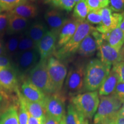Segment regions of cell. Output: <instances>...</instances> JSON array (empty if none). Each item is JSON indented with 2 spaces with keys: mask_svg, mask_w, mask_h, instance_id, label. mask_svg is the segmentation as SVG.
I'll use <instances>...</instances> for the list:
<instances>
[{
  "mask_svg": "<svg viewBox=\"0 0 124 124\" xmlns=\"http://www.w3.org/2000/svg\"><path fill=\"white\" fill-rule=\"evenodd\" d=\"M80 21L75 19H70L63 26L58 35L56 48H60L64 46L75 34Z\"/></svg>",
  "mask_w": 124,
  "mask_h": 124,
  "instance_id": "cell-17",
  "label": "cell"
},
{
  "mask_svg": "<svg viewBox=\"0 0 124 124\" xmlns=\"http://www.w3.org/2000/svg\"><path fill=\"white\" fill-rule=\"evenodd\" d=\"M82 1V0H74V1H75V4H77V3L80 2V1Z\"/></svg>",
  "mask_w": 124,
  "mask_h": 124,
  "instance_id": "cell-50",
  "label": "cell"
},
{
  "mask_svg": "<svg viewBox=\"0 0 124 124\" xmlns=\"http://www.w3.org/2000/svg\"><path fill=\"white\" fill-rule=\"evenodd\" d=\"M98 49L97 40L92 34L85 38L80 43L77 52L83 57H89L94 55Z\"/></svg>",
  "mask_w": 124,
  "mask_h": 124,
  "instance_id": "cell-22",
  "label": "cell"
},
{
  "mask_svg": "<svg viewBox=\"0 0 124 124\" xmlns=\"http://www.w3.org/2000/svg\"><path fill=\"white\" fill-rule=\"evenodd\" d=\"M20 108L18 111V120L20 124H28L29 114L22 101L19 99Z\"/></svg>",
  "mask_w": 124,
  "mask_h": 124,
  "instance_id": "cell-31",
  "label": "cell"
},
{
  "mask_svg": "<svg viewBox=\"0 0 124 124\" xmlns=\"http://www.w3.org/2000/svg\"><path fill=\"white\" fill-rule=\"evenodd\" d=\"M47 68L54 92H60L67 75V66L59 59L51 56L47 59Z\"/></svg>",
  "mask_w": 124,
  "mask_h": 124,
  "instance_id": "cell-8",
  "label": "cell"
},
{
  "mask_svg": "<svg viewBox=\"0 0 124 124\" xmlns=\"http://www.w3.org/2000/svg\"><path fill=\"white\" fill-rule=\"evenodd\" d=\"M90 11L101 9L100 0H85Z\"/></svg>",
  "mask_w": 124,
  "mask_h": 124,
  "instance_id": "cell-37",
  "label": "cell"
},
{
  "mask_svg": "<svg viewBox=\"0 0 124 124\" xmlns=\"http://www.w3.org/2000/svg\"><path fill=\"white\" fill-rule=\"evenodd\" d=\"M101 37L117 51H120L124 44V35L120 27L116 28L108 33L101 34Z\"/></svg>",
  "mask_w": 124,
  "mask_h": 124,
  "instance_id": "cell-19",
  "label": "cell"
},
{
  "mask_svg": "<svg viewBox=\"0 0 124 124\" xmlns=\"http://www.w3.org/2000/svg\"><path fill=\"white\" fill-rule=\"evenodd\" d=\"M95 30L96 28L93 27L86 20L80 21L72 38L54 54L55 58L59 60H63L73 56L78 51L80 43L85 37Z\"/></svg>",
  "mask_w": 124,
  "mask_h": 124,
  "instance_id": "cell-2",
  "label": "cell"
},
{
  "mask_svg": "<svg viewBox=\"0 0 124 124\" xmlns=\"http://www.w3.org/2000/svg\"><path fill=\"white\" fill-rule=\"evenodd\" d=\"M36 48V45L29 37L24 32L23 33H21L20 35V40L18 48L15 57L18 54L25 52V51Z\"/></svg>",
  "mask_w": 124,
  "mask_h": 124,
  "instance_id": "cell-25",
  "label": "cell"
},
{
  "mask_svg": "<svg viewBox=\"0 0 124 124\" xmlns=\"http://www.w3.org/2000/svg\"><path fill=\"white\" fill-rule=\"evenodd\" d=\"M10 59L6 56H0V67H5L13 66Z\"/></svg>",
  "mask_w": 124,
  "mask_h": 124,
  "instance_id": "cell-38",
  "label": "cell"
},
{
  "mask_svg": "<svg viewBox=\"0 0 124 124\" xmlns=\"http://www.w3.org/2000/svg\"><path fill=\"white\" fill-rule=\"evenodd\" d=\"M44 18L51 28V31L56 34L58 36L62 28L69 20L62 12L55 9L48 10L45 14Z\"/></svg>",
  "mask_w": 124,
  "mask_h": 124,
  "instance_id": "cell-14",
  "label": "cell"
},
{
  "mask_svg": "<svg viewBox=\"0 0 124 124\" xmlns=\"http://www.w3.org/2000/svg\"><path fill=\"white\" fill-rule=\"evenodd\" d=\"M46 2L57 8L70 12L75 5L74 0H46Z\"/></svg>",
  "mask_w": 124,
  "mask_h": 124,
  "instance_id": "cell-28",
  "label": "cell"
},
{
  "mask_svg": "<svg viewBox=\"0 0 124 124\" xmlns=\"http://www.w3.org/2000/svg\"><path fill=\"white\" fill-rule=\"evenodd\" d=\"M2 12H4V10H2V8H1V6H0V14L2 13Z\"/></svg>",
  "mask_w": 124,
  "mask_h": 124,
  "instance_id": "cell-49",
  "label": "cell"
},
{
  "mask_svg": "<svg viewBox=\"0 0 124 124\" xmlns=\"http://www.w3.org/2000/svg\"><path fill=\"white\" fill-rule=\"evenodd\" d=\"M100 10L101 9H99L90 12L86 17V21L90 24H101L102 22V16Z\"/></svg>",
  "mask_w": 124,
  "mask_h": 124,
  "instance_id": "cell-32",
  "label": "cell"
},
{
  "mask_svg": "<svg viewBox=\"0 0 124 124\" xmlns=\"http://www.w3.org/2000/svg\"><path fill=\"white\" fill-rule=\"evenodd\" d=\"M119 82L120 79L117 74L111 69L106 79L99 89V95L106 96L112 94Z\"/></svg>",
  "mask_w": 124,
  "mask_h": 124,
  "instance_id": "cell-20",
  "label": "cell"
},
{
  "mask_svg": "<svg viewBox=\"0 0 124 124\" xmlns=\"http://www.w3.org/2000/svg\"><path fill=\"white\" fill-rule=\"evenodd\" d=\"M102 22L96 27V30L101 34L110 32L116 28L120 27L123 16L122 13L114 12L113 13L110 8L106 7L101 9Z\"/></svg>",
  "mask_w": 124,
  "mask_h": 124,
  "instance_id": "cell-10",
  "label": "cell"
},
{
  "mask_svg": "<svg viewBox=\"0 0 124 124\" xmlns=\"http://www.w3.org/2000/svg\"><path fill=\"white\" fill-rule=\"evenodd\" d=\"M101 4V7L102 8L108 7V5L110 4V0H100Z\"/></svg>",
  "mask_w": 124,
  "mask_h": 124,
  "instance_id": "cell-43",
  "label": "cell"
},
{
  "mask_svg": "<svg viewBox=\"0 0 124 124\" xmlns=\"http://www.w3.org/2000/svg\"><path fill=\"white\" fill-rule=\"evenodd\" d=\"M39 56L37 48L26 51L15 57L14 67L17 72L25 73L30 71L37 64Z\"/></svg>",
  "mask_w": 124,
  "mask_h": 124,
  "instance_id": "cell-11",
  "label": "cell"
},
{
  "mask_svg": "<svg viewBox=\"0 0 124 124\" xmlns=\"http://www.w3.org/2000/svg\"><path fill=\"white\" fill-rule=\"evenodd\" d=\"M91 34L97 40V49L98 51V56L102 63L111 67V66L121 62L120 51L113 48L106 40L103 39L101 37V33L95 30Z\"/></svg>",
  "mask_w": 124,
  "mask_h": 124,
  "instance_id": "cell-7",
  "label": "cell"
},
{
  "mask_svg": "<svg viewBox=\"0 0 124 124\" xmlns=\"http://www.w3.org/2000/svg\"><path fill=\"white\" fill-rule=\"evenodd\" d=\"M85 66L83 63L74 65L68 72L65 89L71 97L81 94L85 90Z\"/></svg>",
  "mask_w": 124,
  "mask_h": 124,
  "instance_id": "cell-6",
  "label": "cell"
},
{
  "mask_svg": "<svg viewBox=\"0 0 124 124\" xmlns=\"http://www.w3.org/2000/svg\"><path fill=\"white\" fill-rule=\"evenodd\" d=\"M43 105L46 115L60 123L66 115L64 96L60 92L46 95Z\"/></svg>",
  "mask_w": 124,
  "mask_h": 124,
  "instance_id": "cell-9",
  "label": "cell"
},
{
  "mask_svg": "<svg viewBox=\"0 0 124 124\" xmlns=\"http://www.w3.org/2000/svg\"><path fill=\"white\" fill-rule=\"evenodd\" d=\"M70 102L78 114L90 119L97 112L100 101L98 93L94 91L71 97Z\"/></svg>",
  "mask_w": 124,
  "mask_h": 124,
  "instance_id": "cell-3",
  "label": "cell"
},
{
  "mask_svg": "<svg viewBox=\"0 0 124 124\" xmlns=\"http://www.w3.org/2000/svg\"><path fill=\"white\" fill-rule=\"evenodd\" d=\"M111 70L98 59H94L85 66V90L94 91L100 89Z\"/></svg>",
  "mask_w": 124,
  "mask_h": 124,
  "instance_id": "cell-1",
  "label": "cell"
},
{
  "mask_svg": "<svg viewBox=\"0 0 124 124\" xmlns=\"http://www.w3.org/2000/svg\"><path fill=\"white\" fill-rule=\"evenodd\" d=\"M111 119H110V120H106L105 121L102 123V124H111Z\"/></svg>",
  "mask_w": 124,
  "mask_h": 124,
  "instance_id": "cell-48",
  "label": "cell"
},
{
  "mask_svg": "<svg viewBox=\"0 0 124 124\" xmlns=\"http://www.w3.org/2000/svg\"><path fill=\"white\" fill-rule=\"evenodd\" d=\"M28 2V0H0V6L4 11L9 12L20 5Z\"/></svg>",
  "mask_w": 124,
  "mask_h": 124,
  "instance_id": "cell-30",
  "label": "cell"
},
{
  "mask_svg": "<svg viewBox=\"0 0 124 124\" xmlns=\"http://www.w3.org/2000/svg\"><path fill=\"white\" fill-rule=\"evenodd\" d=\"M2 90H3L2 87L1 86H0V93H2V91H3Z\"/></svg>",
  "mask_w": 124,
  "mask_h": 124,
  "instance_id": "cell-51",
  "label": "cell"
},
{
  "mask_svg": "<svg viewBox=\"0 0 124 124\" xmlns=\"http://www.w3.org/2000/svg\"><path fill=\"white\" fill-rule=\"evenodd\" d=\"M112 94L115 95L123 103L124 101V83L120 82H119Z\"/></svg>",
  "mask_w": 124,
  "mask_h": 124,
  "instance_id": "cell-35",
  "label": "cell"
},
{
  "mask_svg": "<svg viewBox=\"0 0 124 124\" xmlns=\"http://www.w3.org/2000/svg\"><path fill=\"white\" fill-rule=\"evenodd\" d=\"M20 35H9V37L6 40L5 48L7 54H8L10 56L13 58L16 54L17 49L18 43L20 40Z\"/></svg>",
  "mask_w": 124,
  "mask_h": 124,
  "instance_id": "cell-27",
  "label": "cell"
},
{
  "mask_svg": "<svg viewBox=\"0 0 124 124\" xmlns=\"http://www.w3.org/2000/svg\"><path fill=\"white\" fill-rule=\"evenodd\" d=\"M109 4L112 11L118 13L124 10V0H110Z\"/></svg>",
  "mask_w": 124,
  "mask_h": 124,
  "instance_id": "cell-34",
  "label": "cell"
},
{
  "mask_svg": "<svg viewBox=\"0 0 124 124\" xmlns=\"http://www.w3.org/2000/svg\"><path fill=\"white\" fill-rule=\"evenodd\" d=\"M0 86L10 91L17 93L19 90L17 71L14 66L0 67Z\"/></svg>",
  "mask_w": 124,
  "mask_h": 124,
  "instance_id": "cell-13",
  "label": "cell"
},
{
  "mask_svg": "<svg viewBox=\"0 0 124 124\" xmlns=\"http://www.w3.org/2000/svg\"><path fill=\"white\" fill-rule=\"evenodd\" d=\"M7 55V51L4 46H3L2 43L0 42V56Z\"/></svg>",
  "mask_w": 124,
  "mask_h": 124,
  "instance_id": "cell-44",
  "label": "cell"
},
{
  "mask_svg": "<svg viewBox=\"0 0 124 124\" xmlns=\"http://www.w3.org/2000/svg\"><path fill=\"white\" fill-rule=\"evenodd\" d=\"M58 35L52 31H47L37 45L40 60H47L56 52Z\"/></svg>",
  "mask_w": 124,
  "mask_h": 124,
  "instance_id": "cell-12",
  "label": "cell"
},
{
  "mask_svg": "<svg viewBox=\"0 0 124 124\" xmlns=\"http://www.w3.org/2000/svg\"><path fill=\"white\" fill-rule=\"evenodd\" d=\"M8 13L29 20L35 18L38 16V8L35 5L28 2L20 5L10 11L8 12Z\"/></svg>",
  "mask_w": 124,
  "mask_h": 124,
  "instance_id": "cell-21",
  "label": "cell"
},
{
  "mask_svg": "<svg viewBox=\"0 0 124 124\" xmlns=\"http://www.w3.org/2000/svg\"><path fill=\"white\" fill-rule=\"evenodd\" d=\"M0 124H20L16 106H10L4 111L0 117Z\"/></svg>",
  "mask_w": 124,
  "mask_h": 124,
  "instance_id": "cell-24",
  "label": "cell"
},
{
  "mask_svg": "<svg viewBox=\"0 0 124 124\" xmlns=\"http://www.w3.org/2000/svg\"><path fill=\"white\" fill-rule=\"evenodd\" d=\"M124 102H123V103H124Z\"/></svg>",
  "mask_w": 124,
  "mask_h": 124,
  "instance_id": "cell-55",
  "label": "cell"
},
{
  "mask_svg": "<svg viewBox=\"0 0 124 124\" xmlns=\"http://www.w3.org/2000/svg\"><path fill=\"white\" fill-rule=\"evenodd\" d=\"M112 70L118 76L120 82L124 83V61H122L113 65Z\"/></svg>",
  "mask_w": 124,
  "mask_h": 124,
  "instance_id": "cell-33",
  "label": "cell"
},
{
  "mask_svg": "<svg viewBox=\"0 0 124 124\" xmlns=\"http://www.w3.org/2000/svg\"><path fill=\"white\" fill-rule=\"evenodd\" d=\"M90 12L85 0H82L77 3L74 8V18L78 21H84Z\"/></svg>",
  "mask_w": 124,
  "mask_h": 124,
  "instance_id": "cell-26",
  "label": "cell"
},
{
  "mask_svg": "<svg viewBox=\"0 0 124 124\" xmlns=\"http://www.w3.org/2000/svg\"><path fill=\"white\" fill-rule=\"evenodd\" d=\"M79 114V121L78 124H89V121L87 118H86L83 116Z\"/></svg>",
  "mask_w": 124,
  "mask_h": 124,
  "instance_id": "cell-42",
  "label": "cell"
},
{
  "mask_svg": "<svg viewBox=\"0 0 124 124\" xmlns=\"http://www.w3.org/2000/svg\"><path fill=\"white\" fill-rule=\"evenodd\" d=\"M2 96H1V95H0V102H1V101H2Z\"/></svg>",
  "mask_w": 124,
  "mask_h": 124,
  "instance_id": "cell-53",
  "label": "cell"
},
{
  "mask_svg": "<svg viewBox=\"0 0 124 124\" xmlns=\"http://www.w3.org/2000/svg\"><path fill=\"white\" fill-rule=\"evenodd\" d=\"M21 89V94L26 100L43 103L46 95L28 80L24 82Z\"/></svg>",
  "mask_w": 124,
  "mask_h": 124,
  "instance_id": "cell-16",
  "label": "cell"
},
{
  "mask_svg": "<svg viewBox=\"0 0 124 124\" xmlns=\"http://www.w3.org/2000/svg\"><path fill=\"white\" fill-rule=\"evenodd\" d=\"M44 121L29 115L28 124H44Z\"/></svg>",
  "mask_w": 124,
  "mask_h": 124,
  "instance_id": "cell-41",
  "label": "cell"
},
{
  "mask_svg": "<svg viewBox=\"0 0 124 124\" xmlns=\"http://www.w3.org/2000/svg\"><path fill=\"white\" fill-rule=\"evenodd\" d=\"M100 102L94 117V124H102L115 116L122 105V102L113 94L100 96Z\"/></svg>",
  "mask_w": 124,
  "mask_h": 124,
  "instance_id": "cell-5",
  "label": "cell"
},
{
  "mask_svg": "<svg viewBox=\"0 0 124 124\" xmlns=\"http://www.w3.org/2000/svg\"><path fill=\"white\" fill-rule=\"evenodd\" d=\"M8 18L9 15L8 13L0 14V35L5 29L7 30Z\"/></svg>",
  "mask_w": 124,
  "mask_h": 124,
  "instance_id": "cell-36",
  "label": "cell"
},
{
  "mask_svg": "<svg viewBox=\"0 0 124 124\" xmlns=\"http://www.w3.org/2000/svg\"><path fill=\"white\" fill-rule=\"evenodd\" d=\"M46 26L41 21H35L29 26L24 33L37 45L46 33Z\"/></svg>",
  "mask_w": 124,
  "mask_h": 124,
  "instance_id": "cell-23",
  "label": "cell"
},
{
  "mask_svg": "<svg viewBox=\"0 0 124 124\" xmlns=\"http://www.w3.org/2000/svg\"><path fill=\"white\" fill-rule=\"evenodd\" d=\"M28 80L46 95L54 94V90L47 68V60H40L29 71Z\"/></svg>",
  "mask_w": 124,
  "mask_h": 124,
  "instance_id": "cell-4",
  "label": "cell"
},
{
  "mask_svg": "<svg viewBox=\"0 0 124 124\" xmlns=\"http://www.w3.org/2000/svg\"><path fill=\"white\" fill-rule=\"evenodd\" d=\"M59 124H64V123H63V120H62L60 122V123H59Z\"/></svg>",
  "mask_w": 124,
  "mask_h": 124,
  "instance_id": "cell-52",
  "label": "cell"
},
{
  "mask_svg": "<svg viewBox=\"0 0 124 124\" xmlns=\"http://www.w3.org/2000/svg\"><path fill=\"white\" fill-rule=\"evenodd\" d=\"M30 1H36V0H30Z\"/></svg>",
  "mask_w": 124,
  "mask_h": 124,
  "instance_id": "cell-54",
  "label": "cell"
},
{
  "mask_svg": "<svg viewBox=\"0 0 124 124\" xmlns=\"http://www.w3.org/2000/svg\"><path fill=\"white\" fill-rule=\"evenodd\" d=\"M44 124H59V122H58L53 118L46 114L44 119Z\"/></svg>",
  "mask_w": 124,
  "mask_h": 124,
  "instance_id": "cell-40",
  "label": "cell"
},
{
  "mask_svg": "<svg viewBox=\"0 0 124 124\" xmlns=\"http://www.w3.org/2000/svg\"><path fill=\"white\" fill-rule=\"evenodd\" d=\"M111 124H124V117L116 115L111 120Z\"/></svg>",
  "mask_w": 124,
  "mask_h": 124,
  "instance_id": "cell-39",
  "label": "cell"
},
{
  "mask_svg": "<svg viewBox=\"0 0 124 124\" xmlns=\"http://www.w3.org/2000/svg\"><path fill=\"white\" fill-rule=\"evenodd\" d=\"M116 115L119 116H122V117H124V102L122 103V106L121 107L118 111Z\"/></svg>",
  "mask_w": 124,
  "mask_h": 124,
  "instance_id": "cell-45",
  "label": "cell"
},
{
  "mask_svg": "<svg viewBox=\"0 0 124 124\" xmlns=\"http://www.w3.org/2000/svg\"><path fill=\"white\" fill-rule=\"evenodd\" d=\"M4 109H5L4 107L3 106V105L1 104V102H0V117H1V116L2 115V113H4V111L5 110Z\"/></svg>",
  "mask_w": 124,
  "mask_h": 124,
  "instance_id": "cell-47",
  "label": "cell"
},
{
  "mask_svg": "<svg viewBox=\"0 0 124 124\" xmlns=\"http://www.w3.org/2000/svg\"><path fill=\"white\" fill-rule=\"evenodd\" d=\"M62 120L64 124H78V113L71 103L68 105L67 111Z\"/></svg>",
  "mask_w": 124,
  "mask_h": 124,
  "instance_id": "cell-29",
  "label": "cell"
},
{
  "mask_svg": "<svg viewBox=\"0 0 124 124\" xmlns=\"http://www.w3.org/2000/svg\"><path fill=\"white\" fill-rule=\"evenodd\" d=\"M8 15V23L7 28V33L8 35H19L22 33L23 32H25L29 27L30 24L29 20L17 15L9 13Z\"/></svg>",
  "mask_w": 124,
  "mask_h": 124,
  "instance_id": "cell-15",
  "label": "cell"
},
{
  "mask_svg": "<svg viewBox=\"0 0 124 124\" xmlns=\"http://www.w3.org/2000/svg\"><path fill=\"white\" fill-rule=\"evenodd\" d=\"M17 94L19 99L22 101L25 106L29 115L36 118L39 120L44 121L46 116V111L43 103L40 102L29 101L26 100L19 91H18Z\"/></svg>",
  "mask_w": 124,
  "mask_h": 124,
  "instance_id": "cell-18",
  "label": "cell"
},
{
  "mask_svg": "<svg viewBox=\"0 0 124 124\" xmlns=\"http://www.w3.org/2000/svg\"><path fill=\"white\" fill-rule=\"evenodd\" d=\"M122 16H123V18H122V20L121 21V24L120 25V28L121 29L122 33H123V35H124V12L123 13H122Z\"/></svg>",
  "mask_w": 124,
  "mask_h": 124,
  "instance_id": "cell-46",
  "label": "cell"
}]
</instances>
